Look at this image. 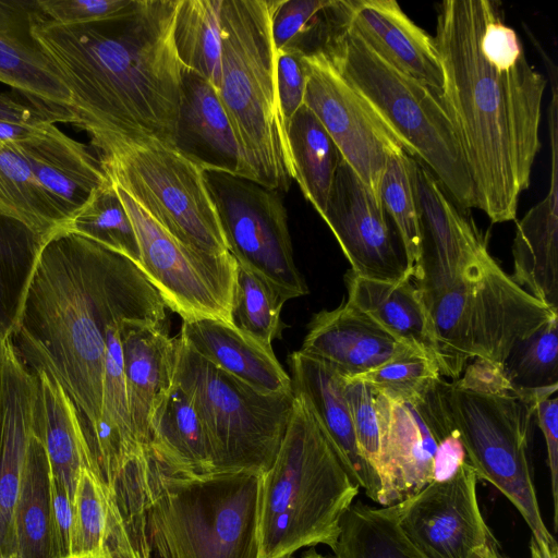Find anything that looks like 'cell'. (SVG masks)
<instances>
[{
	"label": "cell",
	"mask_w": 558,
	"mask_h": 558,
	"mask_svg": "<svg viewBox=\"0 0 558 558\" xmlns=\"http://www.w3.org/2000/svg\"><path fill=\"white\" fill-rule=\"evenodd\" d=\"M300 350L330 364L347 378L415 351L348 302L315 314Z\"/></svg>",
	"instance_id": "cell-21"
},
{
	"label": "cell",
	"mask_w": 558,
	"mask_h": 558,
	"mask_svg": "<svg viewBox=\"0 0 558 558\" xmlns=\"http://www.w3.org/2000/svg\"><path fill=\"white\" fill-rule=\"evenodd\" d=\"M138 0H37L43 14L59 25H84L131 12Z\"/></svg>",
	"instance_id": "cell-46"
},
{
	"label": "cell",
	"mask_w": 558,
	"mask_h": 558,
	"mask_svg": "<svg viewBox=\"0 0 558 558\" xmlns=\"http://www.w3.org/2000/svg\"><path fill=\"white\" fill-rule=\"evenodd\" d=\"M531 558H557V545H542L533 537L530 542Z\"/></svg>",
	"instance_id": "cell-50"
},
{
	"label": "cell",
	"mask_w": 558,
	"mask_h": 558,
	"mask_svg": "<svg viewBox=\"0 0 558 558\" xmlns=\"http://www.w3.org/2000/svg\"><path fill=\"white\" fill-rule=\"evenodd\" d=\"M57 122L74 124L75 117L64 107L21 101L8 93H0V142L26 140Z\"/></svg>",
	"instance_id": "cell-44"
},
{
	"label": "cell",
	"mask_w": 558,
	"mask_h": 558,
	"mask_svg": "<svg viewBox=\"0 0 558 558\" xmlns=\"http://www.w3.org/2000/svg\"><path fill=\"white\" fill-rule=\"evenodd\" d=\"M301 558H335L333 556H330V555H325V554H322L319 551H317L316 549L313 548H308L307 550H305Z\"/></svg>",
	"instance_id": "cell-52"
},
{
	"label": "cell",
	"mask_w": 558,
	"mask_h": 558,
	"mask_svg": "<svg viewBox=\"0 0 558 558\" xmlns=\"http://www.w3.org/2000/svg\"><path fill=\"white\" fill-rule=\"evenodd\" d=\"M15 558H56L51 512V470L44 435L24 468L13 518Z\"/></svg>",
	"instance_id": "cell-32"
},
{
	"label": "cell",
	"mask_w": 558,
	"mask_h": 558,
	"mask_svg": "<svg viewBox=\"0 0 558 558\" xmlns=\"http://www.w3.org/2000/svg\"><path fill=\"white\" fill-rule=\"evenodd\" d=\"M468 558H501L496 549L494 548L493 543H489L476 550H474Z\"/></svg>",
	"instance_id": "cell-51"
},
{
	"label": "cell",
	"mask_w": 558,
	"mask_h": 558,
	"mask_svg": "<svg viewBox=\"0 0 558 558\" xmlns=\"http://www.w3.org/2000/svg\"><path fill=\"white\" fill-rule=\"evenodd\" d=\"M59 229L88 238L128 257L141 268V252L134 226L109 177Z\"/></svg>",
	"instance_id": "cell-37"
},
{
	"label": "cell",
	"mask_w": 558,
	"mask_h": 558,
	"mask_svg": "<svg viewBox=\"0 0 558 558\" xmlns=\"http://www.w3.org/2000/svg\"><path fill=\"white\" fill-rule=\"evenodd\" d=\"M379 197L401 241L408 267L413 274L421 253L420 220L411 177V156L399 146L387 153Z\"/></svg>",
	"instance_id": "cell-39"
},
{
	"label": "cell",
	"mask_w": 558,
	"mask_h": 558,
	"mask_svg": "<svg viewBox=\"0 0 558 558\" xmlns=\"http://www.w3.org/2000/svg\"><path fill=\"white\" fill-rule=\"evenodd\" d=\"M39 380L43 435L51 475L74 498L81 471L88 468L89 451L80 413L60 384L44 372Z\"/></svg>",
	"instance_id": "cell-31"
},
{
	"label": "cell",
	"mask_w": 558,
	"mask_h": 558,
	"mask_svg": "<svg viewBox=\"0 0 558 558\" xmlns=\"http://www.w3.org/2000/svg\"><path fill=\"white\" fill-rule=\"evenodd\" d=\"M306 77V65L301 50L284 48L277 51V94L287 130L294 113L304 104Z\"/></svg>",
	"instance_id": "cell-47"
},
{
	"label": "cell",
	"mask_w": 558,
	"mask_h": 558,
	"mask_svg": "<svg viewBox=\"0 0 558 558\" xmlns=\"http://www.w3.org/2000/svg\"><path fill=\"white\" fill-rule=\"evenodd\" d=\"M260 475L162 474L147 511L151 558H258Z\"/></svg>",
	"instance_id": "cell-9"
},
{
	"label": "cell",
	"mask_w": 558,
	"mask_h": 558,
	"mask_svg": "<svg viewBox=\"0 0 558 558\" xmlns=\"http://www.w3.org/2000/svg\"><path fill=\"white\" fill-rule=\"evenodd\" d=\"M221 0H180L173 39L184 69L209 81L216 89L221 73Z\"/></svg>",
	"instance_id": "cell-36"
},
{
	"label": "cell",
	"mask_w": 558,
	"mask_h": 558,
	"mask_svg": "<svg viewBox=\"0 0 558 558\" xmlns=\"http://www.w3.org/2000/svg\"><path fill=\"white\" fill-rule=\"evenodd\" d=\"M173 147L205 171L242 177V155L216 87L183 68Z\"/></svg>",
	"instance_id": "cell-23"
},
{
	"label": "cell",
	"mask_w": 558,
	"mask_h": 558,
	"mask_svg": "<svg viewBox=\"0 0 558 558\" xmlns=\"http://www.w3.org/2000/svg\"><path fill=\"white\" fill-rule=\"evenodd\" d=\"M303 54L307 74L304 105L325 126L342 159L380 201L387 153L400 145L322 50Z\"/></svg>",
	"instance_id": "cell-16"
},
{
	"label": "cell",
	"mask_w": 558,
	"mask_h": 558,
	"mask_svg": "<svg viewBox=\"0 0 558 558\" xmlns=\"http://www.w3.org/2000/svg\"><path fill=\"white\" fill-rule=\"evenodd\" d=\"M461 375L444 380V391L477 477L510 500L538 544L556 545L542 518L529 454L542 398L515 389L500 367L483 360L466 364Z\"/></svg>",
	"instance_id": "cell-7"
},
{
	"label": "cell",
	"mask_w": 558,
	"mask_h": 558,
	"mask_svg": "<svg viewBox=\"0 0 558 558\" xmlns=\"http://www.w3.org/2000/svg\"><path fill=\"white\" fill-rule=\"evenodd\" d=\"M316 49L328 57L400 147L426 166L461 208L477 207L462 146L435 90L396 69L349 28L338 13L337 0L327 11Z\"/></svg>",
	"instance_id": "cell-4"
},
{
	"label": "cell",
	"mask_w": 558,
	"mask_h": 558,
	"mask_svg": "<svg viewBox=\"0 0 558 558\" xmlns=\"http://www.w3.org/2000/svg\"><path fill=\"white\" fill-rule=\"evenodd\" d=\"M550 182L547 194L517 223L512 280L558 310V113L550 111Z\"/></svg>",
	"instance_id": "cell-24"
},
{
	"label": "cell",
	"mask_w": 558,
	"mask_h": 558,
	"mask_svg": "<svg viewBox=\"0 0 558 558\" xmlns=\"http://www.w3.org/2000/svg\"><path fill=\"white\" fill-rule=\"evenodd\" d=\"M37 0H0V82L26 98L70 109L71 96L34 34Z\"/></svg>",
	"instance_id": "cell-22"
},
{
	"label": "cell",
	"mask_w": 558,
	"mask_h": 558,
	"mask_svg": "<svg viewBox=\"0 0 558 558\" xmlns=\"http://www.w3.org/2000/svg\"><path fill=\"white\" fill-rule=\"evenodd\" d=\"M72 558H151L132 537L112 494L86 466L74 495Z\"/></svg>",
	"instance_id": "cell-30"
},
{
	"label": "cell",
	"mask_w": 558,
	"mask_h": 558,
	"mask_svg": "<svg viewBox=\"0 0 558 558\" xmlns=\"http://www.w3.org/2000/svg\"><path fill=\"white\" fill-rule=\"evenodd\" d=\"M166 307L128 257L62 229L44 240L8 336L29 369L46 373L69 395L89 453L100 428L110 326L119 319L163 324Z\"/></svg>",
	"instance_id": "cell-2"
},
{
	"label": "cell",
	"mask_w": 558,
	"mask_h": 558,
	"mask_svg": "<svg viewBox=\"0 0 558 558\" xmlns=\"http://www.w3.org/2000/svg\"><path fill=\"white\" fill-rule=\"evenodd\" d=\"M228 252L286 301L307 294L296 268L279 191L246 178L205 171Z\"/></svg>",
	"instance_id": "cell-13"
},
{
	"label": "cell",
	"mask_w": 558,
	"mask_h": 558,
	"mask_svg": "<svg viewBox=\"0 0 558 558\" xmlns=\"http://www.w3.org/2000/svg\"><path fill=\"white\" fill-rule=\"evenodd\" d=\"M330 2L331 0H279L271 19L276 50H310L320 33Z\"/></svg>",
	"instance_id": "cell-43"
},
{
	"label": "cell",
	"mask_w": 558,
	"mask_h": 558,
	"mask_svg": "<svg viewBox=\"0 0 558 558\" xmlns=\"http://www.w3.org/2000/svg\"><path fill=\"white\" fill-rule=\"evenodd\" d=\"M442 70L439 98L492 222L517 219L541 149L546 78L493 0H446L433 37Z\"/></svg>",
	"instance_id": "cell-1"
},
{
	"label": "cell",
	"mask_w": 558,
	"mask_h": 558,
	"mask_svg": "<svg viewBox=\"0 0 558 558\" xmlns=\"http://www.w3.org/2000/svg\"><path fill=\"white\" fill-rule=\"evenodd\" d=\"M344 24L381 58L435 90L442 70L434 38L416 25L395 0H337Z\"/></svg>",
	"instance_id": "cell-19"
},
{
	"label": "cell",
	"mask_w": 558,
	"mask_h": 558,
	"mask_svg": "<svg viewBox=\"0 0 558 558\" xmlns=\"http://www.w3.org/2000/svg\"><path fill=\"white\" fill-rule=\"evenodd\" d=\"M343 390L359 448L379 476L380 432L375 408L376 392L365 381L347 377H344Z\"/></svg>",
	"instance_id": "cell-45"
},
{
	"label": "cell",
	"mask_w": 558,
	"mask_h": 558,
	"mask_svg": "<svg viewBox=\"0 0 558 558\" xmlns=\"http://www.w3.org/2000/svg\"><path fill=\"white\" fill-rule=\"evenodd\" d=\"M347 302L398 341L433 360L439 368V352L433 326L412 277L389 282L345 275ZM440 373V372H439Z\"/></svg>",
	"instance_id": "cell-28"
},
{
	"label": "cell",
	"mask_w": 558,
	"mask_h": 558,
	"mask_svg": "<svg viewBox=\"0 0 558 558\" xmlns=\"http://www.w3.org/2000/svg\"><path fill=\"white\" fill-rule=\"evenodd\" d=\"M287 558H294L293 556L287 557Z\"/></svg>",
	"instance_id": "cell-53"
},
{
	"label": "cell",
	"mask_w": 558,
	"mask_h": 558,
	"mask_svg": "<svg viewBox=\"0 0 558 558\" xmlns=\"http://www.w3.org/2000/svg\"><path fill=\"white\" fill-rule=\"evenodd\" d=\"M43 436L39 380L0 335V558H15L13 518L28 454Z\"/></svg>",
	"instance_id": "cell-18"
},
{
	"label": "cell",
	"mask_w": 558,
	"mask_h": 558,
	"mask_svg": "<svg viewBox=\"0 0 558 558\" xmlns=\"http://www.w3.org/2000/svg\"><path fill=\"white\" fill-rule=\"evenodd\" d=\"M558 317L517 342L501 371L512 387L542 398L555 397L558 389Z\"/></svg>",
	"instance_id": "cell-38"
},
{
	"label": "cell",
	"mask_w": 558,
	"mask_h": 558,
	"mask_svg": "<svg viewBox=\"0 0 558 558\" xmlns=\"http://www.w3.org/2000/svg\"><path fill=\"white\" fill-rule=\"evenodd\" d=\"M179 338L198 355L264 393L293 392L291 377L267 348L216 318L183 320Z\"/></svg>",
	"instance_id": "cell-27"
},
{
	"label": "cell",
	"mask_w": 558,
	"mask_h": 558,
	"mask_svg": "<svg viewBox=\"0 0 558 558\" xmlns=\"http://www.w3.org/2000/svg\"><path fill=\"white\" fill-rule=\"evenodd\" d=\"M322 218L356 276L389 282L412 277L401 241L381 202L343 159Z\"/></svg>",
	"instance_id": "cell-17"
},
{
	"label": "cell",
	"mask_w": 558,
	"mask_h": 558,
	"mask_svg": "<svg viewBox=\"0 0 558 558\" xmlns=\"http://www.w3.org/2000/svg\"><path fill=\"white\" fill-rule=\"evenodd\" d=\"M123 367L129 414L136 440L150 447V422L173 386L175 338L163 324L128 319L123 324Z\"/></svg>",
	"instance_id": "cell-25"
},
{
	"label": "cell",
	"mask_w": 558,
	"mask_h": 558,
	"mask_svg": "<svg viewBox=\"0 0 558 558\" xmlns=\"http://www.w3.org/2000/svg\"><path fill=\"white\" fill-rule=\"evenodd\" d=\"M439 352L440 375L457 379L470 360L498 367L513 345L558 317L507 275L490 253L417 289Z\"/></svg>",
	"instance_id": "cell-8"
},
{
	"label": "cell",
	"mask_w": 558,
	"mask_h": 558,
	"mask_svg": "<svg viewBox=\"0 0 558 558\" xmlns=\"http://www.w3.org/2000/svg\"><path fill=\"white\" fill-rule=\"evenodd\" d=\"M44 240L22 222L0 214V335H8Z\"/></svg>",
	"instance_id": "cell-40"
},
{
	"label": "cell",
	"mask_w": 558,
	"mask_h": 558,
	"mask_svg": "<svg viewBox=\"0 0 558 558\" xmlns=\"http://www.w3.org/2000/svg\"><path fill=\"white\" fill-rule=\"evenodd\" d=\"M477 481L466 461L450 477L433 481L393 505L400 530L426 558H468L492 543Z\"/></svg>",
	"instance_id": "cell-15"
},
{
	"label": "cell",
	"mask_w": 558,
	"mask_h": 558,
	"mask_svg": "<svg viewBox=\"0 0 558 558\" xmlns=\"http://www.w3.org/2000/svg\"><path fill=\"white\" fill-rule=\"evenodd\" d=\"M0 214L22 222L43 240L62 226L20 142H0Z\"/></svg>",
	"instance_id": "cell-35"
},
{
	"label": "cell",
	"mask_w": 558,
	"mask_h": 558,
	"mask_svg": "<svg viewBox=\"0 0 558 558\" xmlns=\"http://www.w3.org/2000/svg\"><path fill=\"white\" fill-rule=\"evenodd\" d=\"M173 383L193 401L207 428L216 473H265L288 428L294 392L264 393L198 355L175 337Z\"/></svg>",
	"instance_id": "cell-10"
},
{
	"label": "cell",
	"mask_w": 558,
	"mask_h": 558,
	"mask_svg": "<svg viewBox=\"0 0 558 558\" xmlns=\"http://www.w3.org/2000/svg\"><path fill=\"white\" fill-rule=\"evenodd\" d=\"M535 420L543 433L550 475L554 529L558 525V398H545L535 404Z\"/></svg>",
	"instance_id": "cell-49"
},
{
	"label": "cell",
	"mask_w": 558,
	"mask_h": 558,
	"mask_svg": "<svg viewBox=\"0 0 558 558\" xmlns=\"http://www.w3.org/2000/svg\"><path fill=\"white\" fill-rule=\"evenodd\" d=\"M440 377L439 368L433 360L420 352L410 351L352 378L365 381L389 399L410 401L422 396Z\"/></svg>",
	"instance_id": "cell-42"
},
{
	"label": "cell",
	"mask_w": 558,
	"mask_h": 558,
	"mask_svg": "<svg viewBox=\"0 0 558 558\" xmlns=\"http://www.w3.org/2000/svg\"><path fill=\"white\" fill-rule=\"evenodd\" d=\"M180 0H138L129 13L84 25L41 16L34 34L71 96L74 125L97 148L117 137L173 146L183 65L173 32Z\"/></svg>",
	"instance_id": "cell-3"
},
{
	"label": "cell",
	"mask_w": 558,
	"mask_h": 558,
	"mask_svg": "<svg viewBox=\"0 0 558 558\" xmlns=\"http://www.w3.org/2000/svg\"><path fill=\"white\" fill-rule=\"evenodd\" d=\"M51 512L56 558H72L74 532V498L65 486L51 475Z\"/></svg>",
	"instance_id": "cell-48"
},
{
	"label": "cell",
	"mask_w": 558,
	"mask_h": 558,
	"mask_svg": "<svg viewBox=\"0 0 558 558\" xmlns=\"http://www.w3.org/2000/svg\"><path fill=\"white\" fill-rule=\"evenodd\" d=\"M279 0H221L217 89L239 144L242 178L288 191L294 170L277 94L271 19Z\"/></svg>",
	"instance_id": "cell-6"
},
{
	"label": "cell",
	"mask_w": 558,
	"mask_h": 558,
	"mask_svg": "<svg viewBox=\"0 0 558 558\" xmlns=\"http://www.w3.org/2000/svg\"><path fill=\"white\" fill-rule=\"evenodd\" d=\"M294 397L276 458L260 475L258 558H287L317 545L331 549L360 492L308 404Z\"/></svg>",
	"instance_id": "cell-5"
},
{
	"label": "cell",
	"mask_w": 558,
	"mask_h": 558,
	"mask_svg": "<svg viewBox=\"0 0 558 558\" xmlns=\"http://www.w3.org/2000/svg\"><path fill=\"white\" fill-rule=\"evenodd\" d=\"M335 558H426L400 530L393 505L355 500L342 517Z\"/></svg>",
	"instance_id": "cell-34"
},
{
	"label": "cell",
	"mask_w": 558,
	"mask_h": 558,
	"mask_svg": "<svg viewBox=\"0 0 558 558\" xmlns=\"http://www.w3.org/2000/svg\"><path fill=\"white\" fill-rule=\"evenodd\" d=\"M283 304L284 300L270 284L236 263L230 310V322L235 328L271 348L280 333Z\"/></svg>",
	"instance_id": "cell-41"
},
{
	"label": "cell",
	"mask_w": 558,
	"mask_h": 558,
	"mask_svg": "<svg viewBox=\"0 0 558 558\" xmlns=\"http://www.w3.org/2000/svg\"><path fill=\"white\" fill-rule=\"evenodd\" d=\"M114 185L137 235L141 269L166 306L183 320L216 318L231 324L236 265L231 254L214 256L190 248Z\"/></svg>",
	"instance_id": "cell-14"
},
{
	"label": "cell",
	"mask_w": 558,
	"mask_h": 558,
	"mask_svg": "<svg viewBox=\"0 0 558 558\" xmlns=\"http://www.w3.org/2000/svg\"><path fill=\"white\" fill-rule=\"evenodd\" d=\"M149 446L170 475L216 473L205 423L191 398L174 383L154 412Z\"/></svg>",
	"instance_id": "cell-29"
},
{
	"label": "cell",
	"mask_w": 558,
	"mask_h": 558,
	"mask_svg": "<svg viewBox=\"0 0 558 558\" xmlns=\"http://www.w3.org/2000/svg\"><path fill=\"white\" fill-rule=\"evenodd\" d=\"M293 392L308 404L352 481L383 506L377 473L363 457L344 397V377L330 364L301 350L289 356Z\"/></svg>",
	"instance_id": "cell-20"
},
{
	"label": "cell",
	"mask_w": 558,
	"mask_h": 558,
	"mask_svg": "<svg viewBox=\"0 0 558 558\" xmlns=\"http://www.w3.org/2000/svg\"><path fill=\"white\" fill-rule=\"evenodd\" d=\"M375 408L380 432L383 506L395 505L433 481L450 477L469 461L441 377L410 401L376 392Z\"/></svg>",
	"instance_id": "cell-12"
},
{
	"label": "cell",
	"mask_w": 558,
	"mask_h": 558,
	"mask_svg": "<svg viewBox=\"0 0 558 558\" xmlns=\"http://www.w3.org/2000/svg\"><path fill=\"white\" fill-rule=\"evenodd\" d=\"M96 149L106 174L172 236L197 252L229 253L203 168L153 137H117Z\"/></svg>",
	"instance_id": "cell-11"
},
{
	"label": "cell",
	"mask_w": 558,
	"mask_h": 558,
	"mask_svg": "<svg viewBox=\"0 0 558 558\" xmlns=\"http://www.w3.org/2000/svg\"><path fill=\"white\" fill-rule=\"evenodd\" d=\"M287 135L294 180L322 217L341 154L319 119L304 104L291 119Z\"/></svg>",
	"instance_id": "cell-33"
},
{
	"label": "cell",
	"mask_w": 558,
	"mask_h": 558,
	"mask_svg": "<svg viewBox=\"0 0 558 558\" xmlns=\"http://www.w3.org/2000/svg\"><path fill=\"white\" fill-rule=\"evenodd\" d=\"M20 144L62 226L94 190L108 180L100 160L87 146L64 134L56 124H49Z\"/></svg>",
	"instance_id": "cell-26"
}]
</instances>
